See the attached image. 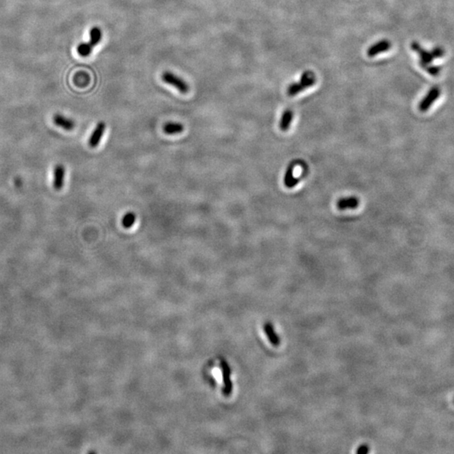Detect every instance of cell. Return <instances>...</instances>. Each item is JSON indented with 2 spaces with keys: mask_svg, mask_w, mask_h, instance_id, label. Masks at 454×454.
Instances as JSON below:
<instances>
[{
  "mask_svg": "<svg viewBox=\"0 0 454 454\" xmlns=\"http://www.w3.org/2000/svg\"><path fill=\"white\" fill-rule=\"evenodd\" d=\"M264 328L265 334H266L269 341H270V343L274 347H278L280 344V336H278L277 333L274 331L273 325L270 322L265 323Z\"/></svg>",
  "mask_w": 454,
  "mask_h": 454,
  "instance_id": "30bf717a",
  "label": "cell"
},
{
  "mask_svg": "<svg viewBox=\"0 0 454 454\" xmlns=\"http://www.w3.org/2000/svg\"><path fill=\"white\" fill-rule=\"evenodd\" d=\"M94 46H92L89 42H83L78 46L77 51L78 55L83 57H89V55L92 53Z\"/></svg>",
  "mask_w": 454,
  "mask_h": 454,
  "instance_id": "ac0fdd59",
  "label": "cell"
},
{
  "mask_svg": "<svg viewBox=\"0 0 454 454\" xmlns=\"http://www.w3.org/2000/svg\"><path fill=\"white\" fill-rule=\"evenodd\" d=\"M453 402H454V401H453Z\"/></svg>",
  "mask_w": 454,
  "mask_h": 454,
  "instance_id": "7402d4cb",
  "label": "cell"
},
{
  "mask_svg": "<svg viewBox=\"0 0 454 454\" xmlns=\"http://www.w3.org/2000/svg\"><path fill=\"white\" fill-rule=\"evenodd\" d=\"M76 85L79 87H85L89 84V78L85 73H78L74 78Z\"/></svg>",
  "mask_w": 454,
  "mask_h": 454,
  "instance_id": "d6986e66",
  "label": "cell"
},
{
  "mask_svg": "<svg viewBox=\"0 0 454 454\" xmlns=\"http://www.w3.org/2000/svg\"><path fill=\"white\" fill-rule=\"evenodd\" d=\"M294 113L291 110H286L283 113L281 121H280V127L283 132H287L291 127V122L293 121Z\"/></svg>",
  "mask_w": 454,
  "mask_h": 454,
  "instance_id": "7c38bea8",
  "label": "cell"
},
{
  "mask_svg": "<svg viewBox=\"0 0 454 454\" xmlns=\"http://www.w3.org/2000/svg\"><path fill=\"white\" fill-rule=\"evenodd\" d=\"M411 47L415 52H417L420 57V62H425V63H432L435 57L433 56V51H428L426 49L422 48V46L418 43L417 41H412L411 44Z\"/></svg>",
  "mask_w": 454,
  "mask_h": 454,
  "instance_id": "8992f818",
  "label": "cell"
},
{
  "mask_svg": "<svg viewBox=\"0 0 454 454\" xmlns=\"http://www.w3.org/2000/svg\"><path fill=\"white\" fill-rule=\"evenodd\" d=\"M183 130H184V127H183V124L178 123V122L170 121V122H167L163 126V132L167 135H170V136L180 134L183 132Z\"/></svg>",
  "mask_w": 454,
  "mask_h": 454,
  "instance_id": "8fae6325",
  "label": "cell"
},
{
  "mask_svg": "<svg viewBox=\"0 0 454 454\" xmlns=\"http://www.w3.org/2000/svg\"><path fill=\"white\" fill-rule=\"evenodd\" d=\"M136 221H137V215L134 212L130 211L124 215L121 223H122L124 228L130 229L132 228Z\"/></svg>",
  "mask_w": 454,
  "mask_h": 454,
  "instance_id": "9a60e30c",
  "label": "cell"
},
{
  "mask_svg": "<svg viewBox=\"0 0 454 454\" xmlns=\"http://www.w3.org/2000/svg\"><path fill=\"white\" fill-rule=\"evenodd\" d=\"M161 78H162V81H163L164 83L169 84L171 86L174 87L175 89H177L178 91L180 92L181 94H187L188 90H189V86H188V84L186 83L185 81L183 80V78H180V77L174 74V73L167 71V72L163 73V74L161 76Z\"/></svg>",
  "mask_w": 454,
  "mask_h": 454,
  "instance_id": "7a4b0ae2",
  "label": "cell"
},
{
  "mask_svg": "<svg viewBox=\"0 0 454 454\" xmlns=\"http://www.w3.org/2000/svg\"><path fill=\"white\" fill-rule=\"evenodd\" d=\"M231 368L224 359H213L204 368V375L210 384L218 388L225 396L231 395L233 390Z\"/></svg>",
  "mask_w": 454,
  "mask_h": 454,
  "instance_id": "6da1fadb",
  "label": "cell"
},
{
  "mask_svg": "<svg viewBox=\"0 0 454 454\" xmlns=\"http://www.w3.org/2000/svg\"><path fill=\"white\" fill-rule=\"evenodd\" d=\"M294 166L293 164L288 167L287 172L285 173V184L287 188H292L296 187L300 182V178L294 177Z\"/></svg>",
  "mask_w": 454,
  "mask_h": 454,
  "instance_id": "4fadbf2b",
  "label": "cell"
},
{
  "mask_svg": "<svg viewBox=\"0 0 454 454\" xmlns=\"http://www.w3.org/2000/svg\"><path fill=\"white\" fill-rule=\"evenodd\" d=\"M368 452H369V448H368V445L363 444V445L359 446V448L357 449L356 453L358 454H368Z\"/></svg>",
  "mask_w": 454,
  "mask_h": 454,
  "instance_id": "44dd1931",
  "label": "cell"
},
{
  "mask_svg": "<svg viewBox=\"0 0 454 454\" xmlns=\"http://www.w3.org/2000/svg\"><path fill=\"white\" fill-rule=\"evenodd\" d=\"M392 46V44L388 40H382L370 46L367 51L368 57H374L379 54L389 51Z\"/></svg>",
  "mask_w": 454,
  "mask_h": 454,
  "instance_id": "52a82bcc",
  "label": "cell"
},
{
  "mask_svg": "<svg viewBox=\"0 0 454 454\" xmlns=\"http://www.w3.org/2000/svg\"><path fill=\"white\" fill-rule=\"evenodd\" d=\"M433 51V56L436 58H441V57H444L445 56V50L444 48H442L441 46H437V47H434V48L432 50Z\"/></svg>",
  "mask_w": 454,
  "mask_h": 454,
  "instance_id": "ffe728a7",
  "label": "cell"
},
{
  "mask_svg": "<svg viewBox=\"0 0 454 454\" xmlns=\"http://www.w3.org/2000/svg\"><path fill=\"white\" fill-rule=\"evenodd\" d=\"M89 35H90L89 43L91 44L94 47L97 46L98 44L100 43V41L102 40L103 32L100 27H93L90 30Z\"/></svg>",
  "mask_w": 454,
  "mask_h": 454,
  "instance_id": "5bb4252c",
  "label": "cell"
},
{
  "mask_svg": "<svg viewBox=\"0 0 454 454\" xmlns=\"http://www.w3.org/2000/svg\"><path fill=\"white\" fill-rule=\"evenodd\" d=\"M105 129L106 125L104 121H100L97 124V126L94 128L91 136L89 137V145L90 148H97L102 139L103 136L105 134Z\"/></svg>",
  "mask_w": 454,
  "mask_h": 454,
  "instance_id": "277c9868",
  "label": "cell"
},
{
  "mask_svg": "<svg viewBox=\"0 0 454 454\" xmlns=\"http://www.w3.org/2000/svg\"><path fill=\"white\" fill-rule=\"evenodd\" d=\"M304 89H306V87L304 86L301 81H299L298 83H293L288 87L287 94L289 96H295L304 91Z\"/></svg>",
  "mask_w": 454,
  "mask_h": 454,
  "instance_id": "2e32d148",
  "label": "cell"
},
{
  "mask_svg": "<svg viewBox=\"0 0 454 454\" xmlns=\"http://www.w3.org/2000/svg\"><path fill=\"white\" fill-rule=\"evenodd\" d=\"M52 121L57 127H61L65 131H72L75 128V122L72 119L67 118L66 116L60 115V114L53 116Z\"/></svg>",
  "mask_w": 454,
  "mask_h": 454,
  "instance_id": "ba28073f",
  "label": "cell"
},
{
  "mask_svg": "<svg viewBox=\"0 0 454 454\" xmlns=\"http://www.w3.org/2000/svg\"><path fill=\"white\" fill-rule=\"evenodd\" d=\"M359 205V199L356 197L341 198L336 203L337 209L340 210H354Z\"/></svg>",
  "mask_w": 454,
  "mask_h": 454,
  "instance_id": "9c48e42d",
  "label": "cell"
},
{
  "mask_svg": "<svg viewBox=\"0 0 454 454\" xmlns=\"http://www.w3.org/2000/svg\"><path fill=\"white\" fill-rule=\"evenodd\" d=\"M419 64L422 69H424L427 73L433 77H438L441 73V67H438V66H433L431 63H425V62H419Z\"/></svg>",
  "mask_w": 454,
  "mask_h": 454,
  "instance_id": "e0dca14e",
  "label": "cell"
},
{
  "mask_svg": "<svg viewBox=\"0 0 454 454\" xmlns=\"http://www.w3.org/2000/svg\"><path fill=\"white\" fill-rule=\"evenodd\" d=\"M440 95H441V89H440V88L438 86H433L428 91L427 95L422 99V101L420 102V111H422V112L428 111L430 109V107H432L433 103L435 102L436 100L440 97Z\"/></svg>",
  "mask_w": 454,
  "mask_h": 454,
  "instance_id": "3957f363",
  "label": "cell"
},
{
  "mask_svg": "<svg viewBox=\"0 0 454 454\" xmlns=\"http://www.w3.org/2000/svg\"><path fill=\"white\" fill-rule=\"evenodd\" d=\"M65 167L62 164H57L53 169V188L55 190L59 191L63 188L65 181Z\"/></svg>",
  "mask_w": 454,
  "mask_h": 454,
  "instance_id": "5b68a950",
  "label": "cell"
}]
</instances>
